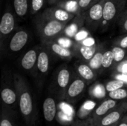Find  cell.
<instances>
[{
    "mask_svg": "<svg viewBox=\"0 0 127 126\" xmlns=\"http://www.w3.org/2000/svg\"><path fill=\"white\" fill-rule=\"evenodd\" d=\"M117 73H120L122 74H125L127 76V60L123 61L119 63V65L117 67Z\"/></svg>",
    "mask_w": 127,
    "mask_h": 126,
    "instance_id": "836d02e7",
    "label": "cell"
},
{
    "mask_svg": "<svg viewBox=\"0 0 127 126\" xmlns=\"http://www.w3.org/2000/svg\"><path fill=\"white\" fill-rule=\"evenodd\" d=\"M96 46H93V47H88V46H84V45H80L79 47V52L81 55V56L86 60V61H89L92 56L95 55V53H96Z\"/></svg>",
    "mask_w": 127,
    "mask_h": 126,
    "instance_id": "7402d4cb",
    "label": "cell"
},
{
    "mask_svg": "<svg viewBox=\"0 0 127 126\" xmlns=\"http://www.w3.org/2000/svg\"><path fill=\"white\" fill-rule=\"evenodd\" d=\"M68 23L41 17L36 25L38 33L43 42L52 41L63 33Z\"/></svg>",
    "mask_w": 127,
    "mask_h": 126,
    "instance_id": "7a4b0ae2",
    "label": "cell"
},
{
    "mask_svg": "<svg viewBox=\"0 0 127 126\" xmlns=\"http://www.w3.org/2000/svg\"><path fill=\"white\" fill-rule=\"evenodd\" d=\"M48 44V48L51 50V52L54 53L58 56L63 58V59H70L74 56V53L68 48H65L61 45H60L58 42L50 41L48 42H45Z\"/></svg>",
    "mask_w": 127,
    "mask_h": 126,
    "instance_id": "2e32d148",
    "label": "cell"
},
{
    "mask_svg": "<svg viewBox=\"0 0 127 126\" xmlns=\"http://www.w3.org/2000/svg\"><path fill=\"white\" fill-rule=\"evenodd\" d=\"M39 49H30L22 57L20 63L25 71H31L36 65Z\"/></svg>",
    "mask_w": 127,
    "mask_h": 126,
    "instance_id": "7c38bea8",
    "label": "cell"
},
{
    "mask_svg": "<svg viewBox=\"0 0 127 126\" xmlns=\"http://www.w3.org/2000/svg\"><path fill=\"white\" fill-rule=\"evenodd\" d=\"M45 0H31V12L32 14L38 13L44 6Z\"/></svg>",
    "mask_w": 127,
    "mask_h": 126,
    "instance_id": "f1b7e54d",
    "label": "cell"
},
{
    "mask_svg": "<svg viewBox=\"0 0 127 126\" xmlns=\"http://www.w3.org/2000/svg\"><path fill=\"white\" fill-rule=\"evenodd\" d=\"M44 118L47 122H52L57 114V104L54 98L47 97L42 105Z\"/></svg>",
    "mask_w": 127,
    "mask_h": 126,
    "instance_id": "9a60e30c",
    "label": "cell"
},
{
    "mask_svg": "<svg viewBox=\"0 0 127 126\" xmlns=\"http://www.w3.org/2000/svg\"><path fill=\"white\" fill-rule=\"evenodd\" d=\"M125 4L124 0H105L103 4V19L105 22H110L115 19L120 13Z\"/></svg>",
    "mask_w": 127,
    "mask_h": 126,
    "instance_id": "277c9868",
    "label": "cell"
},
{
    "mask_svg": "<svg viewBox=\"0 0 127 126\" xmlns=\"http://www.w3.org/2000/svg\"><path fill=\"white\" fill-rule=\"evenodd\" d=\"M80 45H84V46H88V47H93V46H96V42L95 39L92 37V36H88L87 38H86L85 39H83Z\"/></svg>",
    "mask_w": 127,
    "mask_h": 126,
    "instance_id": "1f68e13d",
    "label": "cell"
},
{
    "mask_svg": "<svg viewBox=\"0 0 127 126\" xmlns=\"http://www.w3.org/2000/svg\"><path fill=\"white\" fill-rule=\"evenodd\" d=\"M95 1H96V0H79L78 4H79L80 11H83V10L87 9L89 7V6L91 5Z\"/></svg>",
    "mask_w": 127,
    "mask_h": 126,
    "instance_id": "d6a6232c",
    "label": "cell"
},
{
    "mask_svg": "<svg viewBox=\"0 0 127 126\" xmlns=\"http://www.w3.org/2000/svg\"><path fill=\"white\" fill-rule=\"evenodd\" d=\"M83 23L84 18L83 15L81 13L76 15L75 17L67 24L64 30L60 36L68 37L70 39H74L76 33L83 27Z\"/></svg>",
    "mask_w": 127,
    "mask_h": 126,
    "instance_id": "9c48e42d",
    "label": "cell"
},
{
    "mask_svg": "<svg viewBox=\"0 0 127 126\" xmlns=\"http://www.w3.org/2000/svg\"><path fill=\"white\" fill-rule=\"evenodd\" d=\"M86 87V82L82 78L77 77L74 79L70 84L68 85L67 89L65 90L63 96L64 98L68 101H72L76 100L78 97H80L83 91H85Z\"/></svg>",
    "mask_w": 127,
    "mask_h": 126,
    "instance_id": "5b68a950",
    "label": "cell"
},
{
    "mask_svg": "<svg viewBox=\"0 0 127 126\" xmlns=\"http://www.w3.org/2000/svg\"><path fill=\"white\" fill-rule=\"evenodd\" d=\"M50 55L48 52V48L39 49L36 68L40 74H45L50 68Z\"/></svg>",
    "mask_w": 127,
    "mask_h": 126,
    "instance_id": "4fadbf2b",
    "label": "cell"
},
{
    "mask_svg": "<svg viewBox=\"0 0 127 126\" xmlns=\"http://www.w3.org/2000/svg\"><path fill=\"white\" fill-rule=\"evenodd\" d=\"M115 62L114 54L112 50H106L103 53L102 57V68H109Z\"/></svg>",
    "mask_w": 127,
    "mask_h": 126,
    "instance_id": "d4e9b609",
    "label": "cell"
},
{
    "mask_svg": "<svg viewBox=\"0 0 127 126\" xmlns=\"http://www.w3.org/2000/svg\"><path fill=\"white\" fill-rule=\"evenodd\" d=\"M57 6L62 7L67 11L74 13L75 15L80 14L81 13L78 1H74V0H63L58 3H57Z\"/></svg>",
    "mask_w": 127,
    "mask_h": 126,
    "instance_id": "ac0fdd59",
    "label": "cell"
},
{
    "mask_svg": "<svg viewBox=\"0 0 127 126\" xmlns=\"http://www.w3.org/2000/svg\"><path fill=\"white\" fill-rule=\"evenodd\" d=\"M104 1L105 0H99L97 2L93 4L89 10L87 20L89 21L90 23L94 24V25L103 19Z\"/></svg>",
    "mask_w": 127,
    "mask_h": 126,
    "instance_id": "8fae6325",
    "label": "cell"
},
{
    "mask_svg": "<svg viewBox=\"0 0 127 126\" xmlns=\"http://www.w3.org/2000/svg\"><path fill=\"white\" fill-rule=\"evenodd\" d=\"M15 13L19 17H24L28 11V0H13Z\"/></svg>",
    "mask_w": 127,
    "mask_h": 126,
    "instance_id": "ffe728a7",
    "label": "cell"
},
{
    "mask_svg": "<svg viewBox=\"0 0 127 126\" xmlns=\"http://www.w3.org/2000/svg\"><path fill=\"white\" fill-rule=\"evenodd\" d=\"M88 36H89V32L88 30H86V29H84L83 27H82L74 36V39L76 42H78L79 44L86 38H87Z\"/></svg>",
    "mask_w": 127,
    "mask_h": 126,
    "instance_id": "f546056e",
    "label": "cell"
},
{
    "mask_svg": "<svg viewBox=\"0 0 127 126\" xmlns=\"http://www.w3.org/2000/svg\"><path fill=\"white\" fill-rule=\"evenodd\" d=\"M123 28H124V30L125 31H127V19L125 21V22H124V23Z\"/></svg>",
    "mask_w": 127,
    "mask_h": 126,
    "instance_id": "ab89813d",
    "label": "cell"
},
{
    "mask_svg": "<svg viewBox=\"0 0 127 126\" xmlns=\"http://www.w3.org/2000/svg\"><path fill=\"white\" fill-rule=\"evenodd\" d=\"M57 42H58L60 45L70 48L73 46V41L71 40V39L68 38V37H65V36H59L58 37H57Z\"/></svg>",
    "mask_w": 127,
    "mask_h": 126,
    "instance_id": "4dcf8cb0",
    "label": "cell"
},
{
    "mask_svg": "<svg viewBox=\"0 0 127 126\" xmlns=\"http://www.w3.org/2000/svg\"><path fill=\"white\" fill-rule=\"evenodd\" d=\"M106 90L105 88V85L100 84H96L94 86H92L91 89V94L95 98H101L105 97Z\"/></svg>",
    "mask_w": 127,
    "mask_h": 126,
    "instance_id": "4316f807",
    "label": "cell"
},
{
    "mask_svg": "<svg viewBox=\"0 0 127 126\" xmlns=\"http://www.w3.org/2000/svg\"><path fill=\"white\" fill-rule=\"evenodd\" d=\"M14 85L19 99V105L21 114L25 120L31 123L35 112L33 99L30 89L22 76L16 75Z\"/></svg>",
    "mask_w": 127,
    "mask_h": 126,
    "instance_id": "6da1fadb",
    "label": "cell"
},
{
    "mask_svg": "<svg viewBox=\"0 0 127 126\" xmlns=\"http://www.w3.org/2000/svg\"><path fill=\"white\" fill-rule=\"evenodd\" d=\"M95 103L91 102V101H87L86 102L83 106L80 108L79 112H78V116L80 118H85L86 117V115H88L89 114H90L92 112V111L95 108Z\"/></svg>",
    "mask_w": 127,
    "mask_h": 126,
    "instance_id": "484cf974",
    "label": "cell"
},
{
    "mask_svg": "<svg viewBox=\"0 0 127 126\" xmlns=\"http://www.w3.org/2000/svg\"><path fill=\"white\" fill-rule=\"evenodd\" d=\"M127 111V102H121L115 108L103 117L95 126H104L118 123Z\"/></svg>",
    "mask_w": 127,
    "mask_h": 126,
    "instance_id": "3957f363",
    "label": "cell"
},
{
    "mask_svg": "<svg viewBox=\"0 0 127 126\" xmlns=\"http://www.w3.org/2000/svg\"><path fill=\"white\" fill-rule=\"evenodd\" d=\"M119 46L122 48H127V36H124L119 42Z\"/></svg>",
    "mask_w": 127,
    "mask_h": 126,
    "instance_id": "d590c367",
    "label": "cell"
},
{
    "mask_svg": "<svg viewBox=\"0 0 127 126\" xmlns=\"http://www.w3.org/2000/svg\"><path fill=\"white\" fill-rule=\"evenodd\" d=\"M117 126H127V116H124L118 123Z\"/></svg>",
    "mask_w": 127,
    "mask_h": 126,
    "instance_id": "8d00e7d4",
    "label": "cell"
},
{
    "mask_svg": "<svg viewBox=\"0 0 127 126\" xmlns=\"http://www.w3.org/2000/svg\"><path fill=\"white\" fill-rule=\"evenodd\" d=\"M1 126H13V125L7 119H3L1 122Z\"/></svg>",
    "mask_w": 127,
    "mask_h": 126,
    "instance_id": "74e56055",
    "label": "cell"
},
{
    "mask_svg": "<svg viewBox=\"0 0 127 126\" xmlns=\"http://www.w3.org/2000/svg\"><path fill=\"white\" fill-rule=\"evenodd\" d=\"M15 27V19L12 13L6 11L0 22V33L1 37L7 36L12 33Z\"/></svg>",
    "mask_w": 127,
    "mask_h": 126,
    "instance_id": "30bf717a",
    "label": "cell"
},
{
    "mask_svg": "<svg viewBox=\"0 0 127 126\" xmlns=\"http://www.w3.org/2000/svg\"><path fill=\"white\" fill-rule=\"evenodd\" d=\"M118 105V101L112 100L111 98L105 100L103 101L93 111L92 114V121L95 126L99 122V120L104 117L107 113H109L111 110L115 108Z\"/></svg>",
    "mask_w": 127,
    "mask_h": 126,
    "instance_id": "ba28073f",
    "label": "cell"
},
{
    "mask_svg": "<svg viewBox=\"0 0 127 126\" xmlns=\"http://www.w3.org/2000/svg\"><path fill=\"white\" fill-rule=\"evenodd\" d=\"M77 72L79 76L84 79L86 82H91L95 79V71L87 64L79 63L76 66Z\"/></svg>",
    "mask_w": 127,
    "mask_h": 126,
    "instance_id": "e0dca14e",
    "label": "cell"
},
{
    "mask_svg": "<svg viewBox=\"0 0 127 126\" xmlns=\"http://www.w3.org/2000/svg\"><path fill=\"white\" fill-rule=\"evenodd\" d=\"M74 1H79V0H74Z\"/></svg>",
    "mask_w": 127,
    "mask_h": 126,
    "instance_id": "7bdbcfd3",
    "label": "cell"
},
{
    "mask_svg": "<svg viewBox=\"0 0 127 126\" xmlns=\"http://www.w3.org/2000/svg\"><path fill=\"white\" fill-rule=\"evenodd\" d=\"M114 77L115 79H120V80H122L124 81L126 84L127 85V76L125 74H120V73H117L116 74L114 75Z\"/></svg>",
    "mask_w": 127,
    "mask_h": 126,
    "instance_id": "e575fe53",
    "label": "cell"
},
{
    "mask_svg": "<svg viewBox=\"0 0 127 126\" xmlns=\"http://www.w3.org/2000/svg\"><path fill=\"white\" fill-rule=\"evenodd\" d=\"M48 2L50 4H54V3H58V2H60V1H61L63 0H48Z\"/></svg>",
    "mask_w": 127,
    "mask_h": 126,
    "instance_id": "f35d334b",
    "label": "cell"
},
{
    "mask_svg": "<svg viewBox=\"0 0 127 126\" xmlns=\"http://www.w3.org/2000/svg\"><path fill=\"white\" fill-rule=\"evenodd\" d=\"M75 14L71 13L63 8L56 6L50 7L45 10L41 17L57 20L60 22H69L75 17Z\"/></svg>",
    "mask_w": 127,
    "mask_h": 126,
    "instance_id": "8992f818",
    "label": "cell"
},
{
    "mask_svg": "<svg viewBox=\"0 0 127 126\" xmlns=\"http://www.w3.org/2000/svg\"><path fill=\"white\" fill-rule=\"evenodd\" d=\"M119 123V122H118ZM118 123H115V124H113V125H109V126H118Z\"/></svg>",
    "mask_w": 127,
    "mask_h": 126,
    "instance_id": "b9f144b4",
    "label": "cell"
},
{
    "mask_svg": "<svg viewBox=\"0 0 127 126\" xmlns=\"http://www.w3.org/2000/svg\"><path fill=\"white\" fill-rule=\"evenodd\" d=\"M1 97L4 103L7 105H13L16 101L17 93L16 91H14L11 88L5 87L1 91Z\"/></svg>",
    "mask_w": 127,
    "mask_h": 126,
    "instance_id": "d6986e66",
    "label": "cell"
},
{
    "mask_svg": "<svg viewBox=\"0 0 127 126\" xmlns=\"http://www.w3.org/2000/svg\"><path fill=\"white\" fill-rule=\"evenodd\" d=\"M95 126V124L93 123V122L92 123H90V124H88V123H85V124H83V125H82V126Z\"/></svg>",
    "mask_w": 127,
    "mask_h": 126,
    "instance_id": "60d3db41",
    "label": "cell"
},
{
    "mask_svg": "<svg viewBox=\"0 0 127 126\" xmlns=\"http://www.w3.org/2000/svg\"><path fill=\"white\" fill-rule=\"evenodd\" d=\"M112 52L114 54V59L115 62L116 63H121L124 61L125 56H126V51L124 50V48H122L121 47H114L112 48Z\"/></svg>",
    "mask_w": 127,
    "mask_h": 126,
    "instance_id": "83f0119b",
    "label": "cell"
},
{
    "mask_svg": "<svg viewBox=\"0 0 127 126\" xmlns=\"http://www.w3.org/2000/svg\"><path fill=\"white\" fill-rule=\"evenodd\" d=\"M108 96L109 98L117 101H121L124 99H127V86L109 92Z\"/></svg>",
    "mask_w": 127,
    "mask_h": 126,
    "instance_id": "cb8c5ba5",
    "label": "cell"
},
{
    "mask_svg": "<svg viewBox=\"0 0 127 126\" xmlns=\"http://www.w3.org/2000/svg\"><path fill=\"white\" fill-rule=\"evenodd\" d=\"M29 39V34L28 31L24 29L17 30L9 42V49L11 52L16 53L21 50L27 45Z\"/></svg>",
    "mask_w": 127,
    "mask_h": 126,
    "instance_id": "52a82bcc",
    "label": "cell"
},
{
    "mask_svg": "<svg viewBox=\"0 0 127 126\" xmlns=\"http://www.w3.org/2000/svg\"><path fill=\"white\" fill-rule=\"evenodd\" d=\"M103 52L101 51V50H98L96 51L95 55L92 56V58L88 62V65L94 70V71H98L100 68H102V57H103Z\"/></svg>",
    "mask_w": 127,
    "mask_h": 126,
    "instance_id": "44dd1931",
    "label": "cell"
},
{
    "mask_svg": "<svg viewBox=\"0 0 127 126\" xmlns=\"http://www.w3.org/2000/svg\"><path fill=\"white\" fill-rule=\"evenodd\" d=\"M127 85L124 81L118 79H115L106 82L105 85V88L106 91L109 93V92H111V91H115V90H118L119 88L127 87Z\"/></svg>",
    "mask_w": 127,
    "mask_h": 126,
    "instance_id": "603a6c76",
    "label": "cell"
},
{
    "mask_svg": "<svg viewBox=\"0 0 127 126\" xmlns=\"http://www.w3.org/2000/svg\"><path fill=\"white\" fill-rule=\"evenodd\" d=\"M71 82V72L68 68L63 67L60 68L56 76V84L57 88L63 92V94Z\"/></svg>",
    "mask_w": 127,
    "mask_h": 126,
    "instance_id": "5bb4252c",
    "label": "cell"
}]
</instances>
